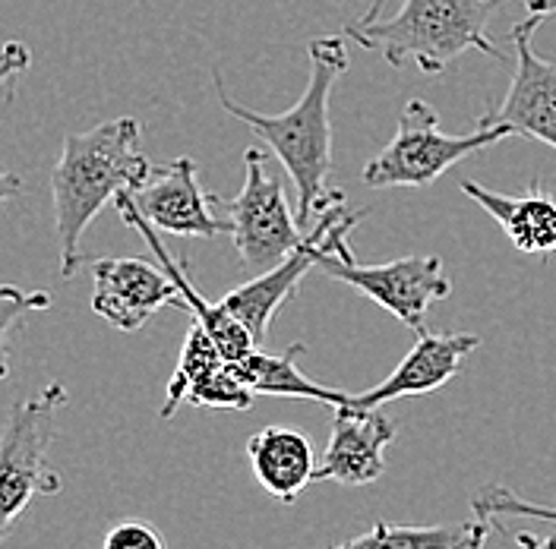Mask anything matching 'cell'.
I'll return each instance as SVG.
<instances>
[{
  "label": "cell",
  "mask_w": 556,
  "mask_h": 549,
  "mask_svg": "<svg viewBox=\"0 0 556 549\" xmlns=\"http://www.w3.org/2000/svg\"><path fill=\"white\" fill-rule=\"evenodd\" d=\"M139 139L142 127L137 117H117L64 139L61 158L51 171V203L64 278H73L86 263L79 241L92 218L114 203L117 193H137L155 171Z\"/></svg>",
  "instance_id": "obj_2"
},
{
  "label": "cell",
  "mask_w": 556,
  "mask_h": 549,
  "mask_svg": "<svg viewBox=\"0 0 556 549\" xmlns=\"http://www.w3.org/2000/svg\"><path fill=\"white\" fill-rule=\"evenodd\" d=\"M222 363H228V360L222 357L218 344L208 339V332L200 322H193L190 332H187V339H184V347H180V360H177V370H174L172 382H168L165 405H162L159 417L162 420H172L174 411L187 401V392L206 376V373H212L215 367H222Z\"/></svg>",
  "instance_id": "obj_19"
},
{
  "label": "cell",
  "mask_w": 556,
  "mask_h": 549,
  "mask_svg": "<svg viewBox=\"0 0 556 549\" xmlns=\"http://www.w3.org/2000/svg\"><path fill=\"white\" fill-rule=\"evenodd\" d=\"M64 382H51L35 398L16 401L0 430V547L16 531L35 496H58L61 474L48 464L54 420L67 405Z\"/></svg>",
  "instance_id": "obj_5"
},
{
  "label": "cell",
  "mask_w": 556,
  "mask_h": 549,
  "mask_svg": "<svg viewBox=\"0 0 556 549\" xmlns=\"http://www.w3.org/2000/svg\"><path fill=\"white\" fill-rule=\"evenodd\" d=\"M247 458L256 483L285 506L298 502V496L316 477V455L313 443L288 426H266L247 439Z\"/></svg>",
  "instance_id": "obj_16"
},
{
  "label": "cell",
  "mask_w": 556,
  "mask_h": 549,
  "mask_svg": "<svg viewBox=\"0 0 556 549\" xmlns=\"http://www.w3.org/2000/svg\"><path fill=\"white\" fill-rule=\"evenodd\" d=\"M361 218H364V212L357 215L348 208L339 215L316 269H323L336 281H345L348 288H354L357 294L370 297L386 312H392L405 329H412L415 335H424L427 309L452 294L450 274L443 272V259L440 256H402L395 263L364 266L354 259V253L348 246V234L361 225Z\"/></svg>",
  "instance_id": "obj_4"
},
{
  "label": "cell",
  "mask_w": 556,
  "mask_h": 549,
  "mask_svg": "<svg viewBox=\"0 0 556 549\" xmlns=\"http://www.w3.org/2000/svg\"><path fill=\"white\" fill-rule=\"evenodd\" d=\"M20 193H23V180H20L16 174L0 171V206H3L7 200L20 196Z\"/></svg>",
  "instance_id": "obj_26"
},
{
  "label": "cell",
  "mask_w": 556,
  "mask_h": 549,
  "mask_svg": "<svg viewBox=\"0 0 556 549\" xmlns=\"http://www.w3.org/2000/svg\"><path fill=\"white\" fill-rule=\"evenodd\" d=\"M187 405L193 408H225V411H247L253 405V392L243 385L241 379L231 373L228 363L215 367L212 373L200 379L190 392H187Z\"/></svg>",
  "instance_id": "obj_20"
},
{
  "label": "cell",
  "mask_w": 556,
  "mask_h": 549,
  "mask_svg": "<svg viewBox=\"0 0 556 549\" xmlns=\"http://www.w3.org/2000/svg\"><path fill=\"white\" fill-rule=\"evenodd\" d=\"M243 168L247 177L241 193L222 206L228 212L231 243L243 269L269 272L304 243L307 228L301 225L298 212H291L281 183L269 171V149H247Z\"/></svg>",
  "instance_id": "obj_7"
},
{
  "label": "cell",
  "mask_w": 556,
  "mask_h": 549,
  "mask_svg": "<svg viewBox=\"0 0 556 549\" xmlns=\"http://www.w3.org/2000/svg\"><path fill=\"white\" fill-rule=\"evenodd\" d=\"M311 54V79L307 89L298 102L285 114H260L253 107H243L225 92V82L218 69H212L215 95L222 107L243 120L260 142L281 162L288 171L294 190H298V218L311 231L313 221L326 208L345 203L339 190H332V117H329V99L336 82L348 69L345 38L339 35H323L307 44Z\"/></svg>",
  "instance_id": "obj_1"
},
{
  "label": "cell",
  "mask_w": 556,
  "mask_h": 549,
  "mask_svg": "<svg viewBox=\"0 0 556 549\" xmlns=\"http://www.w3.org/2000/svg\"><path fill=\"white\" fill-rule=\"evenodd\" d=\"M513 540H516V547L519 549H556V537H538V534H531V531H516V534H509Z\"/></svg>",
  "instance_id": "obj_25"
},
{
  "label": "cell",
  "mask_w": 556,
  "mask_h": 549,
  "mask_svg": "<svg viewBox=\"0 0 556 549\" xmlns=\"http://www.w3.org/2000/svg\"><path fill=\"white\" fill-rule=\"evenodd\" d=\"M541 20L528 16L513 26L516 48V73L509 92L500 104H493L478 117V124H506L513 137L538 139L556 149V61H547L534 51L531 35L538 33Z\"/></svg>",
  "instance_id": "obj_8"
},
{
  "label": "cell",
  "mask_w": 556,
  "mask_h": 549,
  "mask_svg": "<svg viewBox=\"0 0 556 549\" xmlns=\"http://www.w3.org/2000/svg\"><path fill=\"white\" fill-rule=\"evenodd\" d=\"M139 215L162 234L174 238H218L231 234L228 218H222L215 206L218 196L206 193L197 177L193 158H174L168 165H155L152 177L137 193H130Z\"/></svg>",
  "instance_id": "obj_9"
},
{
  "label": "cell",
  "mask_w": 556,
  "mask_h": 549,
  "mask_svg": "<svg viewBox=\"0 0 556 549\" xmlns=\"http://www.w3.org/2000/svg\"><path fill=\"white\" fill-rule=\"evenodd\" d=\"M102 549H165V537L146 521H121L104 534Z\"/></svg>",
  "instance_id": "obj_23"
},
{
  "label": "cell",
  "mask_w": 556,
  "mask_h": 549,
  "mask_svg": "<svg viewBox=\"0 0 556 549\" xmlns=\"http://www.w3.org/2000/svg\"><path fill=\"white\" fill-rule=\"evenodd\" d=\"M509 0H405L389 20L380 16V0L345 26L364 51L380 54L389 67H417L443 73L465 51H481L493 61L506 54L490 38L493 13Z\"/></svg>",
  "instance_id": "obj_3"
},
{
  "label": "cell",
  "mask_w": 556,
  "mask_h": 549,
  "mask_svg": "<svg viewBox=\"0 0 556 549\" xmlns=\"http://www.w3.org/2000/svg\"><path fill=\"white\" fill-rule=\"evenodd\" d=\"M48 307L51 297L45 291H23L16 284H0V379L10 376V354H7L10 335L26 319V312H41Z\"/></svg>",
  "instance_id": "obj_22"
},
{
  "label": "cell",
  "mask_w": 556,
  "mask_h": 549,
  "mask_svg": "<svg viewBox=\"0 0 556 549\" xmlns=\"http://www.w3.org/2000/svg\"><path fill=\"white\" fill-rule=\"evenodd\" d=\"M525 10H528V16L544 20V16H554L556 13V0H525Z\"/></svg>",
  "instance_id": "obj_27"
},
{
  "label": "cell",
  "mask_w": 556,
  "mask_h": 549,
  "mask_svg": "<svg viewBox=\"0 0 556 549\" xmlns=\"http://www.w3.org/2000/svg\"><path fill=\"white\" fill-rule=\"evenodd\" d=\"M29 64H33V51H29L23 41H7V44H0V86H3L10 76L29 69Z\"/></svg>",
  "instance_id": "obj_24"
},
{
  "label": "cell",
  "mask_w": 556,
  "mask_h": 549,
  "mask_svg": "<svg viewBox=\"0 0 556 549\" xmlns=\"http://www.w3.org/2000/svg\"><path fill=\"white\" fill-rule=\"evenodd\" d=\"M490 537L486 518L452 524H386L377 521L367 534L351 537L332 549H484Z\"/></svg>",
  "instance_id": "obj_18"
},
{
  "label": "cell",
  "mask_w": 556,
  "mask_h": 549,
  "mask_svg": "<svg viewBox=\"0 0 556 549\" xmlns=\"http://www.w3.org/2000/svg\"><path fill=\"white\" fill-rule=\"evenodd\" d=\"M506 137H513V130L506 124H478V130L465 133V137L443 133L433 104H427L424 99H412L402 107L395 137L386 142V149L377 158H370L364 165L361 180L374 190L430 187L462 158L490 149Z\"/></svg>",
  "instance_id": "obj_6"
},
{
  "label": "cell",
  "mask_w": 556,
  "mask_h": 549,
  "mask_svg": "<svg viewBox=\"0 0 556 549\" xmlns=\"http://www.w3.org/2000/svg\"><path fill=\"white\" fill-rule=\"evenodd\" d=\"M114 208L121 212L124 225L137 228L139 238L146 241V246L152 250V256L159 259V266L172 274V281L177 284V294H180V304H184V309H190V312H193V322H200V325L206 329L208 339L218 344V350H222V357H225L228 363H238V360H243L253 347H260V344L253 342V335L243 329L241 322H238L231 312H225L222 304H208L206 297L197 291V284L190 281V272H187V263L168 253V246L162 243L159 231H155L142 215H139V208L134 206L130 193H117Z\"/></svg>",
  "instance_id": "obj_14"
},
{
  "label": "cell",
  "mask_w": 556,
  "mask_h": 549,
  "mask_svg": "<svg viewBox=\"0 0 556 549\" xmlns=\"http://www.w3.org/2000/svg\"><path fill=\"white\" fill-rule=\"evenodd\" d=\"M395 443V423L382 408L339 405L332 408V436L316 464L313 483L336 481L342 486H367L386 471V451Z\"/></svg>",
  "instance_id": "obj_11"
},
{
  "label": "cell",
  "mask_w": 556,
  "mask_h": 549,
  "mask_svg": "<svg viewBox=\"0 0 556 549\" xmlns=\"http://www.w3.org/2000/svg\"><path fill=\"white\" fill-rule=\"evenodd\" d=\"M471 512L478 518H486V521H493V518H534V521H544V524H556L554 506L521 499V496H516L513 489H506L500 483H486L471 496Z\"/></svg>",
  "instance_id": "obj_21"
},
{
  "label": "cell",
  "mask_w": 556,
  "mask_h": 549,
  "mask_svg": "<svg viewBox=\"0 0 556 549\" xmlns=\"http://www.w3.org/2000/svg\"><path fill=\"white\" fill-rule=\"evenodd\" d=\"M478 335H462V332H424L417 335L415 347L405 354V360L382 379L380 385L351 395V405L357 408H382L399 398H415L440 392L450 382L462 363L478 350Z\"/></svg>",
  "instance_id": "obj_13"
},
{
  "label": "cell",
  "mask_w": 556,
  "mask_h": 549,
  "mask_svg": "<svg viewBox=\"0 0 556 549\" xmlns=\"http://www.w3.org/2000/svg\"><path fill=\"white\" fill-rule=\"evenodd\" d=\"M304 350H307V347L301 342L285 347L281 354H266V350L253 347L243 360L228 363V367H231V373L241 379L253 395L304 398V401H316V405H326V408L348 405L351 395L339 392V388H329V385H319V382H313V379H307L301 373L298 357H301Z\"/></svg>",
  "instance_id": "obj_17"
},
{
  "label": "cell",
  "mask_w": 556,
  "mask_h": 549,
  "mask_svg": "<svg viewBox=\"0 0 556 549\" xmlns=\"http://www.w3.org/2000/svg\"><path fill=\"white\" fill-rule=\"evenodd\" d=\"M92 309L121 332H139L162 307L180 304L177 284L162 266L146 259H89Z\"/></svg>",
  "instance_id": "obj_12"
},
{
  "label": "cell",
  "mask_w": 556,
  "mask_h": 549,
  "mask_svg": "<svg viewBox=\"0 0 556 549\" xmlns=\"http://www.w3.org/2000/svg\"><path fill=\"white\" fill-rule=\"evenodd\" d=\"M342 212H345V203L326 208V212L313 221V228L307 231L304 243H301L288 259H281L276 269H269V272H260L253 281H247L241 288L228 291V294L218 301L222 309L231 312L243 329L253 335V342L256 344H263L269 339V325H273L276 312L294 297L301 278L319 266V256H323V250H326L329 231H332V225L339 221Z\"/></svg>",
  "instance_id": "obj_10"
},
{
  "label": "cell",
  "mask_w": 556,
  "mask_h": 549,
  "mask_svg": "<svg viewBox=\"0 0 556 549\" xmlns=\"http://www.w3.org/2000/svg\"><path fill=\"white\" fill-rule=\"evenodd\" d=\"M462 193L484 208L519 253L541 259L556 253V196L541 180H531L521 196L493 193L478 180H462Z\"/></svg>",
  "instance_id": "obj_15"
}]
</instances>
